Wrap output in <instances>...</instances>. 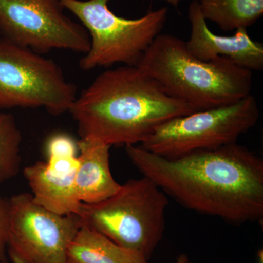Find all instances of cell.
Returning <instances> with one entry per match:
<instances>
[{
  "mask_svg": "<svg viewBox=\"0 0 263 263\" xmlns=\"http://www.w3.org/2000/svg\"><path fill=\"white\" fill-rule=\"evenodd\" d=\"M126 153L143 176L183 207L233 224L263 217V160L237 143L166 158L141 146Z\"/></svg>",
  "mask_w": 263,
  "mask_h": 263,
  "instance_id": "obj_1",
  "label": "cell"
},
{
  "mask_svg": "<svg viewBox=\"0 0 263 263\" xmlns=\"http://www.w3.org/2000/svg\"><path fill=\"white\" fill-rule=\"evenodd\" d=\"M195 111L138 66L127 65L100 73L69 110L81 138L110 146L141 145L164 122Z\"/></svg>",
  "mask_w": 263,
  "mask_h": 263,
  "instance_id": "obj_2",
  "label": "cell"
},
{
  "mask_svg": "<svg viewBox=\"0 0 263 263\" xmlns=\"http://www.w3.org/2000/svg\"><path fill=\"white\" fill-rule=\"evenodd\" d=\"M138 67L169 96L196 111L234 103L252 91V71L224 57L209 62L198 60L184 41L172 34H159Z\"/></svg>",
  "mask_w": 263,
  "mask_h": 263,
  "instance_id": "obj_3",
  "label": "cell"
},
{
  "mask_svg": "<svg viewBox=\"0 0 263 263\" xmlns=\"http://www.w3.org/2000/svg\"><path fill=\"white\" fill-rule=\"evenodd\" d=\"M166 194L146 176L121 184L103 201L81 204V224L149 260L163 236Z\"/></svg>",
  "mask_w": 263,
  "mask_h": 263,
  "instance_id": "obj_4",
  "label": "cell"
},
{
  "mask_svg": "<svg viewBox=\"0 0 263 263\" xmlns=\"http://www.w3.org/2000/svg\"><path fill=\"white\" fill-rule=\"evenodd\" d=\"M60 1L89 34V50L80 61L81 68L85 71L115 64L138 66L162 32L168 16L166 7L150 10L141 18L128 19L110 10V0Z\"/></svg>",
  "mask_w": 263,
  "mask_h": 263,
  "instance_id": "obj_5",
  "label": "cell"
},
{
  "mask_svg": "<svg viewBox=\"0 0 263 263\" xmlns=\"http://www.w3.org/2000/svg\"><path fill=\"white\" fill-rule=\"evenodd\" d=\"M259 119L257 100L249 95L230 105L174 118L157 127L140 146L170 159L216 149L237 143Z\"/></svg>",
  "mask_w": 263,
  "mask_h": 263,
  "instance_id": "obj_6",
  "label": "cell"
},
{
  "mask_svg": "<svg viewBox=\"0 0 263 263\" xmlns=\"http://www.w3.org/2000/svg\"><path fill=\"white\" fill-rule=\"evenodd\" d=\"M76 97L56 62L0 38V109L43 108L59 116L69 112Z\"/></svg>",
  "mask_w": 263,
  "mask_h": 263,
  "instance_id": "obj_7",
  "label": "cell"
},
{
  "mask_svg": "<svg viewBox=\"0 0 263 263\" xmlns=\"http://www.w3.org/2000/svg\"><path fill=\"white\" fill-rule=\"evenodd\" d=\"M7 252L13 263H67L70 242L80 229L77 214L50 212L20 193L9 200Z\"/></svg>",
  "mask_w": 263,
  "mask_h": 263,
  "instance_id": "obj_8",
  "label": "cell"
},
{
  "mask_svg": "<svg viewBox=\"0 0 263 263\" xmlns=\"http://www.w3.org/2000/svg\"><path fill=\"white\" fill-rule=\"evenodd\" d=\"M60 0H0V33L36 53L69 50L86 53L90 37L64 13Z\"/></svg>",
  "mask_w": 263,
  "mask_h": 263,
  "instance_id": "obj_9",
  "label": "cell"
},
{
  "mask_svg": "<svg viewBox=\"0 0 263 263\" xmlns=\"http://www.w3.org/2000/svg\"><path fill=\"white\" fill-rule=\"evenodd\" d=\"M188 18L191 33L190 39L185 43L194 57L205 62L224 57L252 72L263 70L262 43L252 40L247 29H237L233 36L214 34L200 13L198 0L190 3Z\"/></svg>",
  "mask_w": 263,
  "mask_h": 263,
  "instance_id": "obj_10",
  "label": "cell"
},
{
  "mask_svg": "<svg viewBox=\"0 0 263 263\" xmlns=\"http://www.w3.org/2000/svg\"><path fill=\"white\" fill-rule=\"evenodd\" d=\"M77 157H48L47 162L27 166L24 175L34 201L60 215H79L81 204L76 193L75 177Z\"/></svg>",
  "mask_w": 263,
  "mask_h": 263,
  "instance_id": "obj_11",
  "label": "cell"
},
{
  "mask_svg": "<svg viewBox=\"0 0 263 263\" xmlns=\"http://www.w3.org/2000/svg\"><path fill=\"white\" fill-rule=\"evenodd\" d=\"M79 166L76 173V193L82 203L103 201L114 195L121 184L114 179L110 167V146L96 140L81 138Z\"/></svg>",
  "mask_w": 263,
  "mask_h": 263,
  "instance_id": "obj_12",
  "label": "cell"
},
{
  "mask_svg": "<svg viewBox=\"0 0 263 263\" xmlns=\"http://www.w3.org/2000/svg\"><path fill=\"white\" fill-rule=\"evenodd\" d=\"M67 263H149L139 252L124 248L81 224L67 252Z\"/></svg>",
  "mask_w": 263,
  "mask_h": 263,
  "instance_id": "obj_13",
  "label": "cell"
},
{
  "mask_svg": "<svg viewBox=\"0 0 263 263\" xmlns=\"http://www.w3.org/2000/svg\"><path fill=\"white\" fill-rule=\"evenodd\" d=\"M205 21L224 31L247 29L263 14V0H198Z\"/></svg>",
  "mask_w": 263,
  "mask_h": 263,
  "instance_id": "obj_14",
  "label": "cell"
},
{
  "mask_svg": "<svg viewBox=\"0 0 263 263\" xmlns=\"http://www.w3.org/2000/svg\"><path fill=\"white\" fill-rule=\"evenodd\" d=\"M22 136L14 117L0 109V186L20 171Z\"/></svg>",
  "mask_w": 263,
  "mask_h": 263,
  "instance_id": "obj_15",
  "label": "cell"
},
{
  "mask_svg": "<svg viewBox=\"0 0 263 263\" xmlns=\"http://www.w3.org/2000/svg\"><path fill=\"white\" fill-rule=\"evenodd\" d=\"M46 152L48 157H76L79 155V146L70 135L56 133L48 138Z\"/></svg>",
  "mask_w": 263,
  "mask_h": 263,
  "instance_id": "obj_16",
  "label": "cell"
},
{
  "mask_svg": "<svg viewBox=\"0 0 263 263\" xmlns=\"http://www.w3.org/2000/svg\"><path fill=\"white\" fill-rule=\"evenodd\" d=\"M9 223V200H5L0 197V262H5Z\"/></svg>",
  "mask_w": 263,
  "mask_h": 263,
  "instance_id": "obj_17",
  "label": "cell"
},
{
  "mask_svg": "<svg viewBox=\"0 0 263 263\" xmlns=\"http://www.w3.org/2000/svg\"><path fill=\"white\" fill-rule=\"evenodd\" d=\"M176 263H193L190 261L187 256L185 254H179V257L176 259Z\"/></svg>",
  "mask_w": 263,
  "mask_h": 263,
  "instance_id": "obj_18",
  "label": "cell"
},
{
  "mask_svg": "<svg viewBox=\"0 0 263 263\" xmlns=\"http://www.w3.org/2000/svg\"><path fill=\"white\" fill-rule=\"evenodd\" d=\"M167 1L169 2V3H172V4L176 5L178 4V3H179V0H167Z\"/></svg>",
  "mask_w": 263,
  "mask_h": 263,
  "instance_id": "obj_19",
  "label": "cell"
},
{
  "mask_svg": "<svg viewBox=\"0 0 263 263\" xmlns=\"http://www.w3.org/2000/svg\"><path fill=\"white\" fill-rule=\"evenodd\" d=\"M0 263H5V262H0Z\"/></svg>",
  "mask_w": 263,
  "mask_h": 263,
  "instance_id": "obj_20",
  "label": "cell"
}]
</instances>
